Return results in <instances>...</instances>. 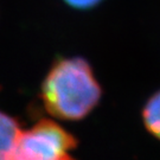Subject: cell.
I'll return each mask as SVG.
<instances>
[{"mask_svg": "<svg viewBox=\"0 0 160 160\" xmlns=\"http://www.w3.org/2000/svg\"><path fill=\"white\" fill-rule=\"evenodd\" d=\"M142 119L147 131L160 139V90L146 102L142 110Z\"/></svg>", "mask_w": 160, "mask_h": 160, "instance_id": "cell-4", "label": "cell"}, {"mask_svg": "<svg viewBox=\"0 0 160 160\" xmlns=\"http://www.w3.org/2000/svg\"><path fill=\"white\" fill-rule=\"evenodd\" d=\"M63 1L71 8L87 11V10H92L94 7L98 6L104 0H63Z\"/></svg>", "mask_w": 160, "mask_h": 160, "instance_id": "cell-5", "label": "cell"}, {"mask_svg": "<svg viewBox=\"0 0 160 160\" xmlns=\"http://www.w3.org/2000/svg\"><path fill=\"white\" fill-rule=\"evenodd\" d=\"M22 127L14 118L0 110V160H11V154Z\"/></svg>", "mask_w": 160, "mask_h": 160, "instance_id": "cell-3", "label": "cell"}, {"mask_svg": "<svg viewBox=\"0 0 160 160\" xmlns=\"http://www.w3.org/2000/svg\"><path fill=\"white\" fill-rule=\"evenodd\" d=\"M42 101L53 118L76 121L86 118L102 96L90 64L84 58H59L42 84Z\"/></svg>", "mask_w": 160, "mask_h": 160, "instance_id": "cell-1", "label": "cell"}, {"mask_svg": "<svg viewBox=\"0 0 160 160\" xmlns=\"http://www.w3.org/2000/svg\"><path fill=\"white\" fill-rule=\"evenodd\" d=\"M77 140L53 120L42 119L19 133L11 160H76L71 152Z\"/></svg>", "mask_w": 160, "mask_h": 160, "instance_id": "cell-2", "label": "cell"}]
</instances>
